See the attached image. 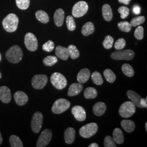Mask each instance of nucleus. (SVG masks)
Wrapping results in <instances>:
<instances>
[{"label":"nucleus","instance_id":"c9c22d12","mask_svg":"<svg viewBox=\"0 0 147 147\" xmlns=\"http://www.w3.org/2000/svg\"><path fill=\"white\" fill-rule=\"evenodd\" d=\"M146 20L145 17L143 16L135 17L132 19L131 22H130V25L132 27H136L141 25Z\"/></svg>","mask_w":147,"mask_h":147},{"label":"nucleus","instance_id":"c03bdc74","mask_svg":"<svg viewBox=\"0 0 147 147\" xmlns=\"http://www.w3.org/2000/svg\"><path fill=\"white\" fill-rule=\"evenodd\" d=\"M104 146L105 147H116L117 146L113 138L110 136H107L105 138Z\"/></svg>","mask_w":147,"mask_h":147},{"label":"nucleus","instance_id":"4c0bfd02","mask_svg":"<svg viewBox=\"0 0 147 147\" xmlns=\"http://www.w3.org/2000/svg\"><path fill=\"white\" fill-rule=\"evenodd\" d=\"M66 24L67 28L69 31H73L76 28V24L74 18L72 16H68L66 20Z\"/></svg>","mask_w":147,"mask_h":147},{"label":"nucleus","instance_id":"f704fd0d","mask_svg":"<svg viewBox=\"0 0 147 147\" xmlns=\"http://www.w3.org/2000/svg\"><path fill=\"white\" fill-rule=\"evenodd\" d=\"M119 29L123 32H129L131 30V25L127 21H121L118 24Z\"/></svg>","mask_w":147,"mask_h":147},{"label":"nucleus","instance_id":"7ed1b4c3","mask_svg":"<svg viewBox=\"0 0 147 147\" xmlns=\"http://www.w3.org/2000/svg\"><path fill=\"white\" fill-rule=\"evenodd\" d=\"M136 111V106L131 101H126L121 105L119 113L123 118H129L131 117Z\"/></svg>","mask_w":147,"mask_h":147},{"label":"nucleus","instance_id":"f257e3e1","mask_svg":"<svg viewBox=\"0 0 147 147\" xmlns=\"http://www.w3.org/2000/svg\"><path fill=\"white\" fill-rule=\"evenodd\" d=\"M19 18L15 14L11 13L7 16L2 22L3 27L8 32H14L18 28Z\"/></svg>","mask_w":147,"mask_h":147},{"label":"nucleus","instance_id":"58836bf2","mask_svg":"<svg viewBox=\"0 0 147 147\" xmlns=\"http://www.w3.org/2000/svg\"><path fill=\"white\" fill-rule=\"evenodd\" d=\"M114 42V39L110 36H107L105 38V39L102 42L103 46L106 49H110L112 47Z\"/></svg>","mask_w":147,"mask_h":147},{"label":"nucleus","instance_id":"c756f323","mask_svg":"<svg viewBox=\"0 0 147 147\" xmlns=\"http://www.w3.org/2000/svg\"><path fill=\"white\" fill-rule=\"evenodd\" d=\"M121 70L123 73L128 77H132L134 75V69L129 64H124L121 67Z\"/></svg>","mask_w":147,"mask_h":147},{"label":"nucleus","instance_id":"f3484780","mask_svg":"<svg viewBox=\"0 0 147 147\" xmlns=\"http://www.w3.org/2000/svg\"><path fill=\"white\" fill-rule=\"evenodd\" d=\"M55 53L58 58L65 61L69 57L68 48L63 47L62 46H57L55 49Z\"/></svg>","mask_w":147,"mask_h":147},{"label":"nucleus","instance_id":"79ce46f5","mask_svg":"<svg viewBox=\"0 0 147 147\" xmlns=\"http://www.w3.org/2000/svg\"><path fill=\"white\" fill-rule=\"evenodd\" d=\"M118 11L121 14V19H125L129 16V12H130L129 9L127 7H124V6H121V7H119L118 9Z\"/></svg>","mask_w":147,"mask_h":147},{"label":"nucleus","instance_id":"0eeeda50","mask_svg":"<svg viewBox=\"0 0 147 147\" xmlns=\"http://www.w3.org/2000/svg\"><path fill=\"white\" fill-rule=\"evenodd\" d=\"M88 10V5L85 1H79L74 5L72 14L75 18H80L84 16Z\"/></svg>","mask_w":147,"mask_h":147},{"label":"nucleus","instance_id":"6e6552de","mask_svg":"<svg viewBox=\"0 0 147 147\" xmlns=\"http://www.w3.org/2000/svg\"><path fill=\"white\" fill-rule=\"evenodd\" d=\"M135 56V53L132 50L118 51L111 55V58L115 60H131Z\"/></svg>","mask_w":147,"mask_h":147},{"label":"nucleus","instance_id":"603ef678","mask_svg":"<svg viewBox=\"0 0 147 147\" xmlns=\"http://www.w3.org/2000/svg\"><path fill=\"white\" fill-rule=\"evenodd\" d=\"M1 78H2V74H1V71H0V79H1Z\"/></svg>","mask_w":147,"mask_h":147},{"label":"nucleus","instance_id":"2eb2a0df","mask_svg":"<svg viewBox=\"0 0 147 147\" xmlns=\"http://www.w3.org/2000/svg\"><path fill=\"white\" fill-rule=\"evenodd\" d=\"M14 99L16 104L19 106H23L26 104L28 101L27 95L22 91H18L14 95Z\"/></svg>","mask_w":147,"mask_h":147},{"label":"nucleus","instance_id":"37998d69","mask_svg":"<svg viewBox=\"0 0 147 147\" xmlns=\"http://www.w3.org/2000/svg\"><path fill=\"white\" fill-rule=\"evenodd\" d=\"M126 42L124 39L123 38H119L118 39L115 44V49L118 50H121L125 47Z\"/></svg>","mask_w":147,"mask_h":147},{"label":"nucleus","instance_id":"09e8293b","mask_svg":"<svg viewBox=\"0 0 147 147\" xmlns=\"http://www.w3.org/2000/svg\"><path fill=\"white\" fill-rule=\"evenodd\" d=\"M99 147V145L96 143H93L92 144H90L89 146V147Z\"/></svg>","mask_w":147,"mask_h":147},{"label":"nucleus","instance_id":"a19ab883","mask_svg":"<svg viewBox=\"0 0 147 147\" xmlns=\"http://www.w3.org/2000/svg\"><path fill=\"white\" fill-rule=\"evenodd\" d=\"M55 48V44L54 42L52 40H48L47 42L44 44L42 45V49L48 53L53 51V50Z\"/></svg>","mask_w":147,"mask_h":147},{"label":"nucleus","instance_id":"72a5a7b5","mask_svg":"<svg viewBox=\"0 0 147 147\" xmlns=\"http://www.w3.org/2000/svg\"><path fill=\"white\" fill-rule=\"evenodd\" d=\"M58 62L57 58L53 56H49L43 59V63L45 65L51 67Z\"/></svg>","mask_w":147,"mask_h":147},{"label":"nucleus","instance_id":"2f4dec72","mask_svg":"<svg viewBox=\"0 0 147 147\" xmlns=\"http://www.w3.org/2000/svg\"><path fill=\"white\" fill-rule=\"evenodd\" d=\"M69 56L72 59H76L80 56V53L78 49L74 45H70L68 47Z\"/></svg>","mask_w":147,"mask_h":147},{"label":"nucleus","instance_id":"a18cd8bd","mask_svg":"<svg viewBox=\"0 0 147 147\" xmlns=\"http://www.w3.org/2000/svg\"><path fill=\"white\" fill-rule=\"evenodd\" d=\"M132 11L134 14L138 15L141 13V7L138 5H135L133 7Z\"/></svg>","mask_w":147,"mask_h":147},{"label":"nucleus","instance_id":"ea45409f","mask_svg":"<svg viewBox=\"0 0 147 147\" xmlns=\"http://www.w3.org/2000/svg\"><path fill=\"white\" fill-rule=\"evenodd\" d=\"M135 37L138 40H142L144 37V28L142 26L137 27L134 32Z\"/></svg>","mask_w":147,"mask_h":147},{"label":"nucleus","instance_id":"aec40b11","mask_svg":"<svg viewBox=\"0 0 147 147\" xmlns=\"http://www.w3.org/2000/svg\"><path fill=\"white\" fill-rule=\"evenodd\" d=\"M127 95L135 106L139 108H143L140 103L141 97L136 92L133 90H128L127 92Z\"/></svg>","mask_w":147,"mask_h":147},{"label":"nucleus","instance_id":"473e14b6","mask_svg":"<svg viewBox=\"0 0 147 147\" xmlns=\"http://www.w3.org/2000/svg\"><path fill=\"white\" fill-rule=\"evenodd\" d=\"M92 80L95 84L96 85H101L103 84V79L101 74L98 71L93 72L92 76Z\"/></svg>","mask_w":147,"mask_h":147},{"label":"nucleus","instance_id":"423d86ee","mask_svg":"<svg viewBox=\"0 0 147 147\" xmlns=\"http://www.w3.org/2000/svg\"><path fill=\"white\" fill-rule=\"evenodd\" d=\"M70 106V101L65 99H59L56 100L52 107V111L55 114H61L67 110Z\"/></svg>","mask_w":147,"mask_h":147},{"label":"nucleus","instance_id":"20e7f679","mask_svg":"<svg viewBox=\"0 0 147 147\" xmlns=\"http://www.w3.org/2000/svg\"><path fill=\"white\" fill-rule=\"evenodd\" d=\"M50 81L53 86L57 89H63L67 85V79L62 74L54 73L52 74Z\"/></svg>","mask_w":147,"mask_h":147},{"label":"nucleus","instance_id":"412c9836","mask_svg":"<svg viewBox=\"0 0 147 147\" xmlns=\"http://www.w3.org/2000/svg\"><path fill=\"white\" fill-rule=\"evenodd\" d=\"M75 138V131L73 127H68L64 132L65 142L68 144L73 143Z\"/></svg>","mask_w":147,"mask_h":147},{"label":"nucleus","instance_id":"7c9ffc66","mask_svg":"<svg viewBox=\"0 0 147 147\" xmlns=\"http://www.w3.org/2000/svg\"><path fill=\"white\" fill-rule=\"evenodd\" d=\"M104 75L107 81L110 83H113L116 80V75L110 69H106L104 71Z\"/></svg>","mask_w":147,"mask_h":147},{"label":"nucleus","instance_id":"39448f33","mask_svg":"<svg viewBox=\"0 0 147 147\" xmlns=\"http://www.w3.org/2000/svg\"><path fill=\"white\" fill-rule=\"evenodd\" d=\"M98 129V126L95 123H90L82 126L79 130V134L82 137L89 138L94 135Z\"/></svg>","mask_w":147,"mask_h":147},{"label":"nucleus","instance_id":"bb28decb","mask_svg":"<svg viewBox=\"0 0 147 147\" xmlns=\"http://www.w3.org/2000/svg\"><path fill=\"white\" fill-rule=\"evenodd\" d=\"M37 20L43 24H47L49 21V17L47 13L44 11H38L36 13Z\"/></svg>","mask_w":147,"mask_h":147},{"label":"nucleus","instance_id":"dca6fc26","mask_svg":"<svg viewBox=\"0 0 147 147\" xmlns=\"http://www.w3.org/2000/svg\"><path fill=\"white\" fill-rule=\"evenodd\" d=\"M83 86L80 83H74L69 87L68 95L69 96H74L80 93L83 89Z\"/></svg>","mask_w":147,"mask_h":147},{"label":"nucleus","instance_id":"c85d7f7f","mask_svg":"<svg viewBox=\"0 0 147 147\" xmlns=\"http://www.w3.org/2000/svg\"><path fill=\"white\" fill-rule=\"evenodd\" d=\"M9 143L11 147H23L24 145L20 138L17 136L12 135L9 137Z\"/></svg>","mask_w":147,"mask_h":147},{"label":"nucleus","instance_id":"49530a36","mask_svg":"<svg viewBox=\"0 0 147 147\" xmlns=\"http://www.w3.org/2000/svg\"><path fill=\"white\" fill-rule=\"evenodd\" d=\"M140 105H141L142 107H145L147 108V98H141L140 101Z\"/></svg>","mask_w":147,"mask_h":147},{"label":"nucleus","instance_id":"6ab92c4d","mask_svg":"<svg viewBox=\"0 0 147 147\" xmlns=\"http://www.w3.org/2000/svg\"><path fill=\"white\" fill-rule=\"evenodd\" d=\"M90 76V73L89 69L84 68L79 71L77 76V80L80 84H84L88 80Z\"/></svg>","mask_w":147,"mask_h":147},{"label":"nucleus","instance_id":"1a4fd4ad","mask_svg":"<svg viewBox=\"0 0 147 147\" xmlns=\"http://www.w3.org/2000/svg\"><path fill=\"white\" fill-rule=\"evenodd\" d=\"M48 78L44 74L34 75L32 79V85L36 89H42L47 84Z\"/></svg>","mask_w":147,"mask_h":147},{"label":"nucleus","instance_id":"a878e982","mask_svg":"<svg viewBox=\"0 0 147 147\" xmlns=\"http://www.w3.org/2000/svg\"><path fill=\"white\" fill-rule=\"evenodd\" d=\"M121 125L127 132H132L135 128V124L130 120H123L121 122Z\"/></svg>","mask_w":147,"mask_h":147},{"label":"nucleus","instance_id":"ddd939ff","mask_svg":"<svg viewBox=\"0 0 147 147\" xmlns=\"http://www.w3.org/2000/svg\"><path fill=\"white\" fill-rule=\"evenodd\" d=\"M71 112L77 121H83L86 118L85 110L81 106H75L71 109Z\"/></svg>","mask_w":147,"mask_h":147},{"label":"nucleus","instance_id":"5701e85b","mask_svg":"<svg viewBox=\"0 0 147 147\" xmlns=\"http://www.w3.org/2000/svg\"><path fill=\"white\" fill-rule=\"evenodd\" d=\"M102 16L106 21H110L113 18L112 11L110 5L108 4H105L102 8Z\"/></svg>","mask_w":147,"mask_h":147},{"label":"nucleus","instance_id":"a211bd4d","mask_svg":"<svg viewBox=\"0 0 147 147\" xmlns=\"http://www.w3.org/2000/svg\"><path fill=\"white\" fill-rule=\"evenodd\" d=\"M53 19L55 25L58 27L62 26L64 20V11L62 9H58L53 16Z\"/></svg>","mask_w":147,"mask_h":147},{"label":"nucleus","instance_id":"4468645a","mask_svg":"<svg viewBox=\"0 0 147 147\" xmlns=\"http://www.w3.org/2000/svg\"><path fill=\"white\" fill-rule=\"evenodd\" d=\"M11 99V90L7 86L0 87V100L3 103H9Z\"/></svg>","mask_w":147,"mask_h":147},{"label":"nucleus","instance_id":"f03ea898","mask_svg":"<svg viewBox=\"0 0 147 147\" xmlns=\"http://www.w3.org/2000/svg\"><path fill=\"white\" fill-rule=\"evenodd\" d=\"M22 51L20 47L18 45L11 47L5 53V57L11 63L20 62L22 58Z\"/></svg>","mask_w":147,"mask_h":147},{"label":"nucleus","instance_id":"9d476101","mask_svg":"<svg viewBox=\"0 0 147 147\" xmlns=\"http://www.w3.org/2000/svg\"><path fill=\"white\" fill-rule=\"evenodd\" d=\"M43 121V116L41 112H36L32 117L31 127L32 131L34 133H38L40 131Z\"/></svg>","mask_w":147,"mask_h":147},{"label":"nucleus","instance_id":"b1692460","mask_svg":"<svg viewBox=\"0 0 147 147\" xmlns=\"http://www.w3.org/2000/svg\"><path fill=\"white\" fill-rule=\"evenodd\" d=\"M95 28L94 25L91 22H87L82 27V34L84 36H88L90 34H93L94 32Z\"/></svg>","mask_w":147,"mask_h":147},{"label":"nucleus","instance_id":"e433bc0d","mask_svg":"<svg viewBox=\"0 0 147 147\" xmlns=\"http://www.w3.org/2000/svg\"><path fill=\"white\" fill-rule=\"evenodd\" d=\"M17 7L22 10H26L30 5V0H16Z\"/></svg>","mask_w":147,"mask_h":147},{"label":"nucleus","instance_id":"cd10ccee","mask_svg":"<svg viewBox=\"0 0 147 147\" xmlns=\"http://www.w3.org/2000/svg\"><path fill=\"white\" fill-rule=\"evenodd\" d=\"M98 95L97 90L93 87H88L84 90V96L86 99H94Z\"/></svg>","mask_w":147,"mask_h":147},{"label":"nucleus","instance_id":"3c124183","mask_svg":"<svg viewBox=\"0 0 147 147\" xmlns=\"http://www.w3.org/2000/svg\"><path fill=\"white\" fill-rule=\"evenodd\" d=\"M145 126H146V131H147V123H146V125H145Z\"/></svg>","mask_w":147,"mask_h":147},{"label":"nucleus","instance_id":"9b49d317","mask_svg":"<svg viewBox=\"0 0 147 147\" xmlns=\"http://www.w3.org/2000/svg\"><path fill=\"white\" fill-rule=\"evenodd\" d=\"M53 136L51 130L45 129L42 132L37 143V147H46L50 142Z\"/></svg>","mask_w":147,"mask_h":147},{"label":"nucleus","instance_id":"393cba45","mask_svg":"<svg viewBox=\"0 0 147 147\" xmlns=\"http://www.w3.org/2000/svg\"><path fill=\"white\" fill-rule=\"evenodd\" d=\"M113 140L115 143L121 144L124 142V136L119 128H116L113 132Z\"/></svg>","mask_w":147,"mask_h":147},{"label":"nucleus","instance_id":"4be33fe9","mask_svg":"<svg viewBox=\"0 0 147 147\" xmlns=\"http://www.w3.org/2000/svg\"><path fill=\"white\" fill-rule=\"evenodd\" d=\"M106 110V106L104 102H98L96 103L93 107V112L96 116H101L103 115Z\"/></svg>","mask_w":147,"mask_h":147},{"label":"nucleus","instance_id":"f8f14e48","mask_svg":"<svg viewBox=\"0 0 147 147\" xmlns=\"http://www.w3.org/2000/svg\"><path fill=\"white\" fill-rule=\"evenodd\" d=\"M25 44L29 51H36L38 49L37 38L33 33H27L25 36Z\"/></svg>","mask_w":147,"mask_h":147},{"label":"nucleus","instance_id":"de8ad7c7","mask_svg":"<svg viewBox=\"0 0 147 147\" xmlns=\"http://www.w3.org/2000/svg\"><path fill=\"white\" fill-rule=\"evenodd\" d=\"M131 1V0H118V2L121 3H124L125 5H127L129 4V2Z\"/></svg>","mask_w":147,"mask_h":147},{"label":"nucleus","instance_id":"864d4df0","mask_svg":"<svg viewBox=\"0 0 147 147\" xmlns=\"http://www.w3.org/2000/svg\"><path fill=\"white\" fill-rule=\"evenodd\" d=\"M0 61H1V56H0Z\"/></svg>","mask_w":147,"mask_h":147},{"label":"nucleus","instance_id":"8fccbe9b","mask_svg":"<svg viewBox=\"0 0 147 147\" xmlns=\"http://www.w3.org/2000/svg\"><path fill=\"white\" fill-rule=\"evenodd\" d=\"M3 142V138H2V135H1V133L0 132V145Z\"/></svg>","mask_w":147,"mask_h":147}]
</instances>
